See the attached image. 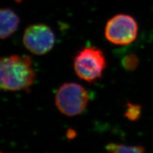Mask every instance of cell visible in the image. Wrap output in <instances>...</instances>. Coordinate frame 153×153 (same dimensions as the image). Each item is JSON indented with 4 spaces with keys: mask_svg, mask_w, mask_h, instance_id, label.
Masks as SVG:
<instances>
[{
    "mask_svg": "<svg viewBox=\"0 0 153 153\" xmlns=\"http://www.w3.org/2000/svg\"><path fill=\"white\" fill-rule=\"evenodd\" d=\"M35 71L28 56L17 54L3 57L0 61L1 88L7 91L30 89L35 82Z\"/></svg>",
    "mask_w": 153,
    "mask_h": 153,
    "instance_id": "1",
    "label": "cell"
},
{
    "mask_svg": "<svg viewBox=\"0 0 153 153\" xmlns=\"http://www.w3.org/2000/svg\"><path fill=\"white\" fill-rule=\"evenodd\" d=\"M107 63L103 51L95 47H86L79 51L74 59V68L78 77L93 83L100 79Z\"/></svg>",
    "mask_w": 153,
    "mask_h": 153,
    "instance_id": "2",
    "label": "cell"
},
{
    "mask_svg": "<svg viewBox=\"0 0 153 153\" xmlns=\"http://www.w3.org/2000/svg\"><path fill=\"white\" fill-rule=\"evenodd\" d=\"M89 102V95L85 89L75 82H66L57 89L55 104L59 112L72 117L82 114Z\"/></svg>",
    "mask_w": 153,
    "mask_h": 153,
    "instance_id": "3",
    "label": "cell"
},
{
    "mask_svg": "<svg viewBox=\"0 0 153 153\" xmlns=\"http://www.w3.org/2000/svg\"><path fill=\"white\" fill-rule=\"evenodd\" d=\"M138 25L135 19L126 14H117L110 19L105 27L107 40L117 45H126L137 38Z\"/></svg>",
    "mask_w": 153,
    "mask_h": 153,
    "instance_id": "4",
    "label": "cell"
},
{
    "mask_svg": "<svg viewBox=\"0 0 153 153\" xmlns=\"http://www.w3.org/2000/svg\"><path fill=\"white\" fill-rule=\"evenodd\" d=\"M55 35L51 29L44 24L28 26L24 32L22 42L26 49L35 55H44L55 44Z\"/></svg>",
    "mask_w": 153,
    "mask_h": 153,
    "instance_id": "5",
    "label": "cell"
},
{
    "mask_svg": "<svg viewBox=\"0 0 153 153\" xmlns=\"http://www.w3.org/2000/svg\"><path fill=\"white\" fill-rule=\"evenodd\" d=\"M19 23L20 19L12 10L2 8L0 12V36L1 39H6L15 33Z\"/></svg>",
    "mask_w": 153,
    "mask_h": 153,
    "instance_id": "6",
    "label": "cell"
},
{
    "mask_svg": "<svg viewBox=\"0 0 153 153\" xmlns=\"http://www.w3.org/2000/svg\"><path fill=\"white\" fill-rule=\"evenodd\" d=\"M108 153H145L144 148L142 146H131L111 143L106 146Z\"/></svg>",
    "mask_w": 153,
    "mask_h": 153,
    "instance_id": "7",
    "label": "cell"
},
{
    "mask_svg": "<svg viewBox=\"0 0 153 153\" xmlns=\"http://www.w3.org/2000/svg\"><path fill=\"white\" fill-rule=\"evenodd\" d=\"M140 114V107L139 105L128 103L124 116L131 121H135L139 117Z\"/></svg>",
    "mask_w": 153,
    "mask_h": 153,
    "instance_id": "8",
    "label": "cell"
},
{
    "mask_svg": "<svg viewBox=\"0 0 153 153\" xmlns=\"http://www.w3.org/2000/svg\"><path fill=\"white\" fill-rule=\"evenodd\" d=\"M121 63L123 68L126 70H133L138 65V58L133 54L127 55L123 57Z\"/></svg>",
    "mask_w": 153,
    "mask_h": 153,
    "instance_id": "9",
    "label": "cell"
},
{
    "mask_svg": "<svg viewBox=\"0 0 153 153\" xmlns=\"http://www.w3.org/2000/svg\"><path fill=\"white\" fill-rule=\"evenodd\" d=\"M76 136L75 131H74L73 130H69L67 133V137L69 138H72Z\"/></svg>",
    "mask_w": 153,
    "mask_h": 153,
    "instance_id": "10",
    "label": "cell"
},
{
    "mask_svg": "<svg viewBox=\"0 0 153 153\" xmlns=\"http://www.w3.org/2000/svg\"><path fill=\"white\" fill-rule=\"evenodd\" d=\"M15 1L17 3H21L22 1V0H15Z\"/></svg>",
    "mask_w": 153,
    "mask_h": 153,
    "instance_id": "11",
    "label": "cell"
}]
</instances>
